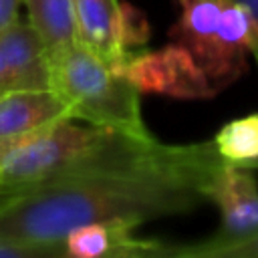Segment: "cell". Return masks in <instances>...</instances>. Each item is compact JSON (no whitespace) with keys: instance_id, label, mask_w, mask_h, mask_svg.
Listing matches in <instances>:
<instances>
[{"instance_id":"obj_1","label":"cell","mask_w":258,"mask_h":258,"mask_svg":"<svg viewBox=\"0 0 258 258\" xmlns=\"http://www.w3.org/2000/svg\"><path fill=\"white\" fill-rule=\"evenodd\" d=\"M224 159L212 141L159 147L123 167L71 175L0 196V240L54 244L91 222L185 214L206 202L204 185Z\"/></svg>"},{"instance_id":"obj_2","label":"cell","mask_w":258,"mask_h":258,"mask_svg":"<svg viewBox=\"0 0 258 258\" xmlns=\"http://www.w3.org/2000/svg\"><path fill=\"white\" fill-rule=\"evenodd\" d=\"M159 147L151 133H133L58 119L16 137L0 159V196L56 179L141 161Z\"/></svg>"},{"instance_id":"obj_3","label":"cell","mask_w":258,"mask_h":258,"mask_svg":"<svg viewBox=\"0 0 258 258\" xmlns=\"http://www.w3.org/2000/svg\"><path fill=\"white\" fill-rule=\"evenodd\" d=\"M177 18L167 30L206 75L214 93L234 85L248 69L256 26L238 0H175Z\"/></svg>"},{"instance_id":"obj_4","label":"cell","mask_w":258,"mask_h":258,"mask_svg":"<svg viewBox=\"0 0 258 258\" xmlns=\"http://www.w3.org/2000/svg\"><path fill=\"white\" fill-rule=\"evenodd\" d=\"M50 89L69 107L71 119L99 127L149 133L141 117L139 91L83 42L48 56Z\"/></svg>"},{"instance_id":"obj_5","label":"cell","mask_w":258,"mask_h":258,"mask_svg":"<svg viewBox=\"0 0 258 258\" xmlns=\"http://www.w3.org/2000/svg\"><path fill=\"white\" fill-rule=\"evenodd\" d=\"M206 202L220 210V228L206 240L171 246L173 258H198L206 248L240 240L258 230V179L250 167L222 161L204 185Z\"/></svg>"},{"instance_id":"obj_6","label":"cell","mask_w":258,"mask_h":258,"mask_svg":"<svg viewBox=\"0 0 258 258\" xmlns=\"http://www.w3.org/2000/svg\"><path fill=\"white\" fill-rule=\"evenodd\" d=\"M111 69L139 93H157L173 99L216 97L194 56L171 40L155 50H129Z\"/></svg>"},{"instance_id":"obj_7","label":"cell","mask_w":258,"mask_h":258,"mask_svg":"<svg viewBox=\"0 0 258 258\" xmlns=\"http://www.w3.org/2000/svg\"><path fill=\"white\" fill-rule=\"evenodd\" d=\"M79 42L109 64L139 46L149 36L145 16L119 0H73Z\"/></svg>"},{"instance_id":"obj_8","label":"cell","mask_w":258,"mask_h":258,"mask_svg":"<svg viewBox=\"0 0 258 258\" xmlns=\"http://www.w3.org/2000/svg\"><path fill=\"white\" fill-rule=\"evenodd\" d=\"M137 224L127 220H103L83 224L64 238V256L73 258H167L171 246L161 240L135 234Z\"/></svg>"},{"instance_id":"obj_9","label":"cell","mask_w":258,"mask_h":258,"mask_svg":"<svg viewBox=\"0 0 258 258\" xmlns=\"http://www.w3.org/2000/svg\"><path fill=\"white\" fill-rule=\"evenodd\" d=\"M50 89L48 52L28 20H14L0 32V95Z\"/></svg>"},{"instance_id":"obj_10","label":"cell","mask_w":258,"mask_h":258,"mask_svg":"<svg viewBox=\"0 0 258 258\" xmlns=\"http://www.w3.org/2000/svg\"><path fill=\"white\" fill-rule=\"evenodd\" d=\"M67 117H71L69 107L52 89L0 95V139L22 137Z\"/></svg>"},{"instance_id":"obj_11","label":"cell","mask_w":258,"mask_h":258,"mask_svg":"<svg viewBox=\"0 0 258 258\" xmlns=\"http://www.w3.org/2000/svg\"><path fill=\"white\" fill-rule=\"evenodd\" d=\"M28 22L42 38L48 56L79 40L73 0H22Z\"/></svg>"},{"instance_id":"obj_12","label":"cell","mask_w":258,"mask_h":258,"mask_svg":"<svg viewBox=\"0 0 258 258\" xmlns=\"http://www.w3.org/2000/svg\"><path fill=\"white\" fill-rule=\"evenodd\" d=\"M212 143L228 163L248 167L258 161V113L228 121L218 129Z\"/></svg>"},{"instance_id":"obj_13","label":"cell","mask_w":258,"mask_h":258,"mask_svg":"<svg viewBox=\"0 0 258 258\" xmlns=\"http://www.w3.org/2000/svg\"><path fill=\"white\" fill-rule=\"evenodd\" d=\"M198 258H258V230L240 240L206 248Z\"/></svg>"},{"instance_id":"obj_14","label":"cell","mask_w":258,"mask_h":258,"mask_svg":"<svg viewBox=\"0 0 258 258\" xmlns=\"http://www.w3.org/2000/svg\"><path fill=\"white\" fill-rule=\"evenodd\" d=\"M22 0H0V32L18 20V8Z\"/></svg>"},{"instance_id":"obj_15","label":"cell","mask_w":258,"mask_h":258,"mask_svg":"<svg viewBox=\"0 0 258 258\" xmlns=\"http://www.w3.org/2000/svg\"><path fill=\"white\" fill-rule=\"evenodd\" d=\"M238 2H242L248 8V12L254 20V26H256V42H254V48H252V56L256 58V64H258V0H238Z\"/></svg>"},{"instance_id":"obj_16","label":"cell","mask_w":258,"mask_h":258,"mask_svg":"<svg viewBox=\"0 0 258 258\" xmlns=\"http://www.w3.org/2000/svg\"><path fill=\"white\" fill-rule=\"evenodd\" d=\"M248 167H250V169H254V167H258V161H252V163H250Z\"/></svg>"}]
</instances>
